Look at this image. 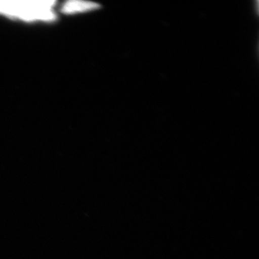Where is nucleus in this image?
Returning a JSON list of instances; mask_svg holds the SVG:
<instances>
[{"label":"nucleus","instance_id":"f257e3e1","mask_svg":"<svg viewBox=\"0 0 259 259\" xmlns=\"http://www.w3.org/2000/svg\"><path fill=\"white\" fill-rule=\"evenodd\" d=\"M56 1H0V15L10 19L32 22L56 21Z\"/></svg>","mask_w":259,"mask_h":259},{"label":"nucleus","instance_id":"f03ea898","mask_svg":"<svg viewBox=\"0 0 259 259\" xmlns=\"http://www.w3.org/2000/svg\"><path fill=\"white\" fill-rule=\"evenodd\" d=\"M100 8V5L91 2L69 1L61 6V12L64 14L73 15L93 11Z\"/></svg>","mask_w":259,"mask_h":259}]
</instances>
